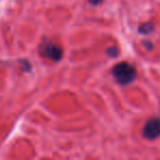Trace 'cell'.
<instances>
[{"label": "cell", "instance_id": "obj_1", "mask_svg": "<svg viewBox=\"0 0 160 160\" xmlns=\"http://www.w3.org/2000/svg\"><path fill=\"white\" fill-rule=\"evenodd\" d=\"M112 75L120 85H128L136 78V70L128 62H120L112 69Z\"/></svg>", "mask_w": 160, "mask_h": 160}, {"label": "cell", "instance_id": "obj_2", "mask_svg": "<svg viewBox=\"0 0 160 160\" xmlns=\"http://www.w3.org/2000/svg\"><path fill=\"white\" fill-rule=\"evenodd\" d=\"M39 52L42 57L47 58V59H50L56 62L60 61L62 59V56H63L62 49L58 45L53 44L51 42H48V40H45V42H42L40 44Z\"/></svg>", "mask_w": 160, "mask_h": 160}, {"label": "cell", "instance_id": "obj_3", "mask_svg": "<svg viewBox=\"0 0 160 160\" xmlns=\"http://www.w3.org/2000/svg\"><path fill=\"white\" fill-rule=\"evenodd\" d=\"M142 134L146 139L149 141L157 138L160 135V118L149 119L144 125Z\"/></svg>", "mask_w": 160, "mask_h": 160}, {"label": "cell", "instance_id": "obj_4", "mask_svg": "<svg viewBox=\"0 0 160 160\" xmlns=\"http://www.w3.org/2000/svg\"><path fill=\"white\" fill-rule=\"evenodd\" d=\"M154 31V25L152 23H144L139 26L138 32L141 34H144V35H147V34H150Z\"/></svg>", "mask_w": 160, "mask_h": 160}, {"label": "cell", "instance_id": "obj_5", "mask_svg": "<svg viewBox=\"0 0 160 160\" xmlns=\"http://www.w3.org/2000/svg\"><path fill=\"white\" fill-rule=\"evenodd\" d=\"M118 52H119V50L117 47H110V48H108V50H107V53L110 56V57H116V56L118 55Z\"/></svg>", "mask_w": 160, "mask_h": 160}, {"label": "cell", "instance_id": "obj_6", "mask_svg": "<svg viewBox=\"0 0 160 160\" xmlns=\"http://www.w3.org/2000/svg\"><path fill=\"white\" fill-rule=\"evenodd\" d=\"M88 2L91 4H93V6H98V4H100L102 2V0H88Z\"/></svg>", "mask_w": 160, "mask_h": 160}, {"label": "cell", "instance_id": "obj_7", "mask_svg": "<svg viewBox=\"0 0 160 160\" xmlns=\"http://www.w3.org/2000/svg\"><path fill=\"white\" fill-rule=\"evenodd\" d=\"M144 47H146L148 50H150V49L152 48V42H144Z\"/></svg>", "mask_w": 160, "mask_h": 160}]
</instances>
